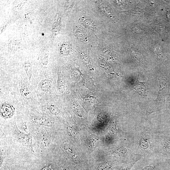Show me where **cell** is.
<instances>
[{"label": "cell", "mask_w": 170, "mask_h": 170, "mask_svg": "<svg viewBox=\"0 0 170 170\" xmlns=\"http://www.w3.org/2000/svg\"><path fill=\"white\" fill-rule=\"evenodd\" d=\"M12 130L14 136L16 139L23 146L27 147L32 153H34L33 148L32 139L29 134H25L19 130L16 123L13 125Z\"/></svg>", "instance_id": "obj_1"}, {"label": "cell", "mask_w": 170, "mask_h": 170, "mask_svg": "<svg viewBox=\"0 0 170 170\" xmlns=\"http://www.w3.org/2000/svg\"><path fill=\"white\" fill-rule=\"evenodd\" d=\"M36 139L39 146L42 149H44L50 145L51 137L49 132L42 130L37 134Z\"/></svg>", "instance_id": "obj_2"}, {"label": "cell", "mask_w": 170, "mask_h": 170, "mask_svg": "<svg viewBox=\"0 0 170 170\" xmlns=\"http://www.w3.org/2000/svg\"><path fill=\"white\" fill-rule=\"evenodd\" d=\"M159 84V89L158 96L155 100L156 103H161L165 100V96L168 94L167 81L163 79H158Z\"/></svg>", "instance_id": "obj_3"}, {"label": "cell", "mask_w": 170, "mask_h": 170, "mask_svg": "<svg viewBox=\"0 0 170 170\" xmlns=\"http://www.w3.org/2000/svg\"><path fill=\"white\" fill-rule=\"evenodd\" d=\"M31 120L35 125H38L50 126L54 124V122L51 119L45 116H34Z\"/></svg>", "instance_id": "obj_4"}, {"label": "cell", "mask_w": 170, "mask_h": 170, "mask_svg": "<svg viewBox=\"0 0 170 170\" xmlns=\"http://www.w3.org/2000/svg\"><path fill=\"white\" fill-rule=\"evenodd\" d=\"M15 112V108L11 104H3L1 108V114L5 119L10 118Z\"/></svg>", "instance_id": "obj_5"}, {"label": "cell", "mask_w": 170, "mask_h": 170, "mask_svg": "<svg viewBox=\"0 0 170 170\" xmlns=\"http://www.w3.org/2000/svg\"><path fill=\"white\" fill-rule=\"evenodd\" d=\"M139 75L134 85L133 88L138 94L144 95H146L147 90V87L144 84L143 82H141L139 80Z\"/></svg>", "instance_id": "obj_6"}, {"label": "cell", "mask_w": 170, "mask_h": 170, "mask_svg": "<svg viewBox=\"0 0 170 170\" xmlns=\"http://www.w3.org/2000/svg\"><path fill=\"white\" fill-rule=\"evenodd\" d=\"M20 93L22 96L27 100H29L31 98V94L30 90L25 84H23L20 88Z\"/></svg>", "instance_id": "obj_7"}, {"label": "cell", "mask_w": 170, "mask_h": 170, "mask_svg": "<svg viewBox=\"0 0 170 170\" xmlns=\"http://www.w3.org/2000/svg\"><path fill=\"white\" fill-rule=\"evenodd\" d=\"M52 81L49 79H44L41 80L40 83L41 89L44 91H47L51 87Z\"/></svg>", "instance_id": "obj_8"}, {"label": "cell", "mask_w": 170, "mask_h": 170, "mask_svg": "<svg viewBox=\"0 0 170 170\" xmlns=\"http://www.w3.org/2000/svg\"><path fill=\"white\" fill-rule=\"evenodd\" d=\"M70 48L69 45L66 44H63L60 49V52L63 55H68L70 53Z\"/></svg>", "instance_id": "obj_9"}, {"label": "cell", "mask_w": 170, "mask_h": 170, "mask_svg": "<svg viewBox=\"0 0 170 170\" xmlns=\"http://www.w3.org/2000/svg\"><path fill=\"white\" fill-rule=\"evenodd\" d=\"M25 69L27 74L28 78L30 80L32 75V69L30 63L29 62L25 63L24 65Z\"/></svg>", "instance_id": "obj_10"}, {"label": "cell", "mask_w": 170, "mask_h": 170, "mask_svg": "<svg viewBox=\"0 0 170 170\" xmlns=\"http://www.w3.org/2000/svg\"><path fill=\"white\" fill-rule=\"evenodd\" d=\"M49 111L53 114L57 115L60 113L59 109L54 105L51 104L49 105Z\"/></svg>", "instance_id": "obj_11"}, {"label": "cell", "mask_w": 170, "mask_h": 170, "mask_svg": "<svg viewBox=\"0 0 170 170\" xmlns=\"http://www.w3.org/2000/svg\"><path fill=\"white\" fill-rule=\"evenodd\" d=\"M83 22L88 27H89L91 29H95V24L90 20L88 19H85L83 20Z\"/></svg>", "instance_id": "obj_12"}, {"label": "cell", "mask_w": 170, "mask_h": 170, "mask_svg": "<svg viewBox=\"0 0 170 170\" xmlns=\"http://www.w3.org/2000/svg\"><path fill=\"white\" fill-rule=\"evenodd\" d=\"M73 2H67L65 5V11L66 14L69 12L72 8L73 5Z\"/></svg>", "instance_id": "obj_13"}, {"label": "cell", "mask_w": 170, "mask_h": 170, "mask_svg": "<svg viewBox=\"0 0 170 170\" xmlns=\"http://www.w3.org/2000/svg\"><path fill=\"white\" fill-rule=\"evenodd\" d=\"M52 168L51 166H48V167H45L42 170H52Z\"/></svg>", "instance_id": "obj_14"}, {"label": "cell", "mask_w": 170, "mask_h": 170, "mask_svg": "<svg viewBox=\"0 0 170 170\" xmlns=\"http://www.w3.org/2000/svg\"><path fill=\"white\" fill-rule=\"evenodd\" d=\"M169 97H170V94H169Z\"/></svg>", "instance_id": "obj_15"}]
</instances>
